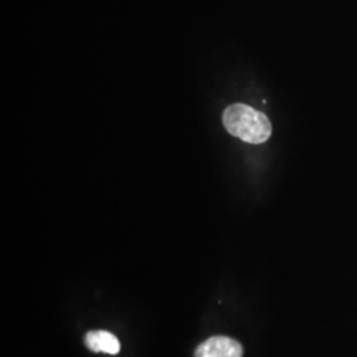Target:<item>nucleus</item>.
I'll return each mask as SVG.
<instances>
[{"mask_svg":"<svg viewBox=\"0 0 357 357\" xmlns=\"http://www.w3.org/2000/svg\"><path fill=\"white\" fill-rule=\"evenodd\" d=\"M222 122L230 135L250 144L264 143L271 135L268 116L243 103H234L227 107Z\"/></svg>","mask_w":357,"mask_h":357,"instance_id":"1","label":"nucleus"},{"mask_svg":"<svg viewBox=\"0 0 357 357\" xmlns=\"http://www.w3.org/2000/svg\"><path fill=\"white\" fill-rule=\"evenodd\" d=\"M240 342L229 336H212L195 351V357H243Z\"/></svg>","mask_w":357,"mask_h":357,"instance_id":"2","label":"nucleus"},{"mask_svg":"<svg viewBox=\"0 0 357 357\" xmlns=\"http://www.w3.org/2000/svg\"><path fill=\"white\" fill-rule=\"evenodd\" d=\"M85 345L88 349L97 354L116 355L121 351V343L116 336L107 331H90L85 336Z\"/></svg>","mask_w":357,"mask_h":357,"instance_id":"3","label":"nucleus"}]
</instances>
